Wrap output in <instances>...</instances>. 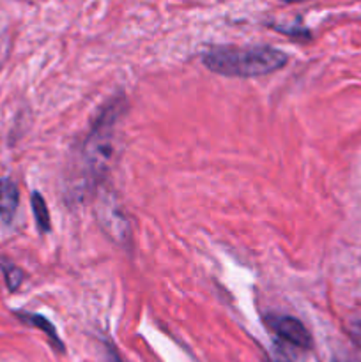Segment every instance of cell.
Returning a JSON list of instances; mask_svg holds the SVG:
<instances>
[{"label":"cell","instance_id":"6da1fadb","mask_svg":"<svg viewBox=\"0 0 361 362\" xmlns=\"http://www.w3.org/2000/svg\"><path fill=\"white\" fill-rule=\"evenodd\" d=\"M287 55L271 46H219L204 53L202 62L209 71L230 78H257L282 69Z\"/></svg>","mask_w":361,"mask_h":362},{"label":"cell","instance_id":"7a4b0ae2","mask_svg":"<svg viewBox=\"0 0 361 362\" xmlns=\"http://www.w3.org/2000/svg\"><path fill=\"white\" fill-rule=\"evenodd\" d=\"M122 113V99H113L108 103L105 110L96 119L91 133L85 138L84 148H81V161H84V173L87 180L98 182L106 173L110 158H112V140L113 127L117 119Z\"/></svg>","mask_w":361,"mask_h":362},{"label":"cell","instance_id":"3957f363","mask_svg":"<svg viewBox=\"0 0 361 362\" xmlns=\"http://www.w3.org/2000/svg\"><path fill=\"white\" fill-rule=\"evenodd\" d=\"M98 216L99 226L103 232L110 237L115 244L126 247L131 243V226L127 221L126 214L119 209L113 197H101L98 204Z\"/></svg>","mask_w":361,"mask_h":362},{"label":"cell","instance_id":"277c9868","mask_svg":"<svg viewBox=\"0 0 361 362\" xmlns=\"http://www.w3.org/2000/svg\"><path fill=\"white\" fill-rule=\"evenodd\" d=\"M268 324L271 331L275 332L278 338L287 341L289 345L296 346V349H310L311 338L308 334L306 327L301 324L297 318L294 317H271L268 318Z\"/></svg>","mask_w":361,"mask_h":362},{"label":"cell","instance_id":"5b68a950","mask_svg":"<svg viewBox=\"0 0 361 362\" xmlns=\"http://www.w3.org/2000/svg\"><path fill=\"white\" fill-rule=\"evenodd\" d=\"M20 204V191L16 184L9 179H0V218L4 221H11L16 214Z\"/></svg>","mask_w":361,"mask_h":362},{"label":"cell","instance_id":"8992f818","mask_svg":"<svg viewBox=\"0 0 361 362\" xmlns=\"http://www.w3.org/2000/svg\"><path fill=\"white\" fill-rule=\"evenodd\" d=\"M20 318H21V320L25 322V324H28V325H34V327H38V329H41V331H45L46 334H48V338L52 339V343H53V345H55L57 349H59V350H64V346H62V341H60V338H59V334H57L55 327H53V325L50 324V322L46 320L45 317H41V315L23 313V315H20Z\"/></svg>","mask_w":361,"mask_h":362},{"label":"cell","instance_id":"52a82bcc","mask_svg":"<svg viewBox=\"0 0 361 362\" xmlns=\"http://www.w3.org/2000/svg\"><path fill=\"white\" fill-rule=\"evenodd\" d=\"M32 211H34L38 228L41 230V232H48L50 230V212H48V207H46L45 198H42L39 193L32 194Z\"/></svg>","mask_w":361,"mask_h":362},{"label":"cell","instance_id":"ba28073f","mask_svg":"<svg viewBox=\"0 0 361 362\" xmlns=\"http://www.w3.org/2000/svg\"><path fill=\"white\" fill-rule=\"evenodd\" d=\"M4 272H6V279H7V285H9L11 290H16L18 286H20L21 283V271L20 269H16L14 265H6V267H2Z\"/></svg>","mask_w":361,"mask_h":362},{"label":"cell","instance_id":"9c48e42d","mask_svg":"<svg viewBox=\"0 0 361 362\" xmlns=\"http://www.w3.org/2000/svg\"><path fill=\"white\" fill-rule=\"evenodd\" d=\"M353 336H354V339H356V343H357V345L361 346V324H357L356 327H354V331H353Z\"/></svg>","mask_w":361,"mask_h":362}]
</instances>
